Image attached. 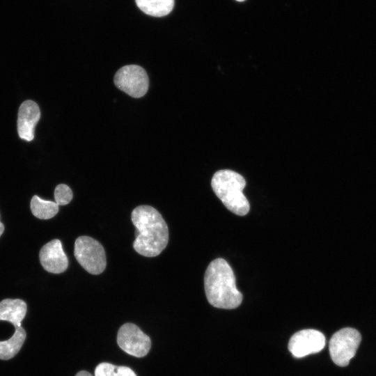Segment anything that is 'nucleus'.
I'll use <instances>...</instances> for the list:
<instances>
[{"label": "nucleus", "mask_w": 376, "mask_h": 376, "mask_svg": "<svg viewBox=\"0 0 376 376\" xmlns=\"http://www.w3.org/2000/svg\"><path fill=\"white\" fill-rule=\"evenodd\" d=\"M136 228L134 250L146 257H155L166 248L169 229L161 214L150 205H139L131 214Z\"/></svg>", "instance_id": "nucleus-1"}, {"label": "nucleus", "mask_w": 376, "mask_h": 376, "mask_svg": "<svg viewBox=\"0 0 376 376\" xmlns=\"http://www.w3.org/2000/svg\"><path fill=\"white\" fill-rule=\"evenodd\" d=\"M204 288L207 299L214 307L232 309L242 303V295L237 289L233 271L223 258H217L208 265Z\"/></svg>", "instance_id": "nucleus-2"}, {"label": "nucleus", "mask_w": 376, "mask_h": 376, "mask_svg": "<svg viewBox=\"0 0 376 376\" xmlns=\"http://www.w3.org/2000/svg\"><path fill=\"white\" fill-rule=\"evenodd\" d=\"M212 188L217 196L230 211L240 216L249 211V203L242 191L246 180L240 173L223 169L217 171L211 180Z\"/></svg>", "instance_id": "nucleus-3"}, {"label": "nucleus", "mask_w": 376, "mask_h": 376, "mask_svg": "<svg viewBox=\"0 0 376 376\" xmlns=\"http://www.w3.org/2000/svg\"><path fill=\"white\" fill-rule=\"evenodd\" d=\"M74 255L81 266L91 274H100L106 267L104 249L98 241L91 237L80 236L76 239Z\"/></svg>", "instance_id": "nucleus-4"}, {"label": "nucleus", "mask_w": 376, "mask_h": 376, "mask_svg": "<svg viewBox=\"0 0 376 376\" xmlns=\"http://www.w3.org/2000/svg\"><path fill=\"white\" fill-rule=\"evenodd\" d=\"M361 336L355 329L346 327L336 332L329 340V354L339 366H346L354 357Z\"/></svg>", "instance_id": "nucleus-5"}, {"label": "nucleus", "mask_w": 376, "mask_h": 376, "mask_svg": "<svg viewBox=\"0 0 376 376\" xmlns=\"http://www.w3.org/2000/svg\"><path fill=\"white\" fill-rule=\"evenodd\" d=\"M116 86L132 97L139 98L148 91L149 79L145 70L137 65H127L115 75Z\"/></svg>", "instance_id": "nucleus-6"}, {"label": "nucleus", "mask_w": 376, "mask_h": 376, "mask_svg": "<svg viewBox=\"0 0 376 376\" xmlns=\"http://www.w3.org/2000/svg\"><path fill=\"white\" fill-rule=\"evenodd\" d=\"M117 343L124 352L136 357L146 356L151 347L150 337L132 323H125L120 327Z\"/></svg>", "instance_id": "nucleus-7"}, {"label": "nucleus", "mask_w": 376, "mask_h": 376, "mask_svg": "<svg viewBox=\"0 0 376 376\" xmlns=\"http://www.w3.org/2000/svg\"><path fill=\"white\" fill-rule=\"evenodd\" d=\"M325 345V337L315 329H304L295 333L290 339L288 350L297 358L320 352Z\"/></svg>", "instance_id": "nucleus-8"}, {"label": "nucleus", "mask_w": 376, "mask_h": 376, "mask_svg": "<svg viewBox=\"0 0 376 376\" xmlns=\"http://www.w3.org/2000/svg\"><path fill=\"white\" fill-rule=\"evenodd\" d=\"M39 258L42 267L50 273H62L68 267V258L58 239L51 240L41 248Z\"/></svg>", "instance_id": "nucleus-9"}, {"label": "nucleus", "mask_w": 376, "mask_h": 376, "mask_svg": "<svg viewBox=\"0 0 376 376\" xmlns=\"http://www.w3.org/2000/svg\"><path fill=\"white\" fill-rule=\"evenodd\" d=\"M40 118L38 105L33 100L23 102L18 111L17 132L19 136L31 141L34 138V130Z\"/></svg>", "instance_id": "nucleus-10"}, {"label": "nucleus", "mask_w": 376, "mask_h": 376, "mask_svg": "<svg viewBox=\"0 0 376 376\" xmlns=\"http://www.w3.org/2000/svg\"><path fill=\"white\" fill-rule=\"evenodd\" d=\"M26 310V304L22 299H5L0 301V320L10 322L15 328L20 327Z\"/></svg>", "instance_id": "nucleus-11"}, {"label": "nucleus", "mask_w": 376, "mask_h": 376, "mask_svg": "<svg viewBox=\"0 0 376 376\" xmlns=\"http://www.w3.org/2000/svg\"><path fill=\"white\" fill-rule=\"evenodd\" d=\"M15 329L10 338L0 341V359L8 360L14 357L24 343L26 336L24 329L22 326Z\"/></svg>", "instance_id": "nucleus-12"}, {"label": "nucleus", "mask_w": 376, "mask_h": 376, "mask_svg": "<svg viewBox=\"0 0 376 376\" xmlns=\"http://www.w3.org/2000/svg\"><path fill=\"white\" fill-rule=\"evenodd\" d=\"M139 8L144 13L153 17H163L173 8L174 0H135Z\"/></svg>", "instance_id": "nucleus-13"}, {"label": "nucleus", "mask_w": 376, "mask_h": 376, "mask_svg": "<svg viewBox=\"0 0 376 376\" xmlns=\"http://www.w3.org/2000/svg\"><path fill=\"white\" fill-rule=\"evenodd\" d=\"M32 214L40 219H49L58 212V205L56 202L46 201L35 195L30 203Z\"/></svg>", "instance_id": "nucleus-14"}, {"label": "nucleus", "mask_w": 376, "mask_h": 376, "mask_svg": "<svg viewBox=\"0 0 376 376\" xmlns=\"http://www.w3.org/2000/svg\"><path fill=\"white\" fill-rule=\"evenodd\" d=\"M95 376H136V375L129 367L118 366L104 362L95 368Z\"/></svg>", "instance_id": "nucleus-15"}, {"label": "nucleus", "mask_w": 376, "mask_h": 376, "mask_svg": "<svg viewBox=\"0 0 376 376\" xmlns=\"http://www.w3.org/2000/svg\"><path fill=\"white\" fill-rule=\"evenodd\" d=\"M73 196L71 189L65 184L57 185L54 190L55 202L58 205H65L68 204Z\"/></svg>", "instance_id": "nucleus-16"}, {"label": "nucleus", "mask_w": 376, "mask_h": 376, "mask_svg": "<svg viewBox=\"0 0 376 376\" xmlns=\"http://www.w3.org/2000/svg\"><path fill=\"white\" fill-rule=\"evenodd\" d=\"M75 376H93L90 373L86 370H81L78 372Z\"/></svg>", "instance_id": "nucleus-17"}, {"label": "nucleus", "mask_w": 376, "mask_h": 376, "mask_svg": "<svg viewBox=\"0 0 376 376\" xmlns=\"http://www.w3.org/2000/svg\"><path fill=\"white\" fill-rule=\"evenodd\" d=\"M4 231V226L2 222L0 221V236L3 234Z\"/></svg>", "instance_id": "nucleus-18"}, {"label": "nucleus", "mask_w": 376, "mask_h": 376, "mask_svg": "<svg viewBox=\"0 0 376 376\" xmlns=\"http://www.w3.org/2000/svg\"><path fill=\"white\" fill-rule=\"evenodd\" d=\"M237 1H244L245 0H236Z\"/></svg>", "instance_id": "nucleus-19"}]
</instances>
